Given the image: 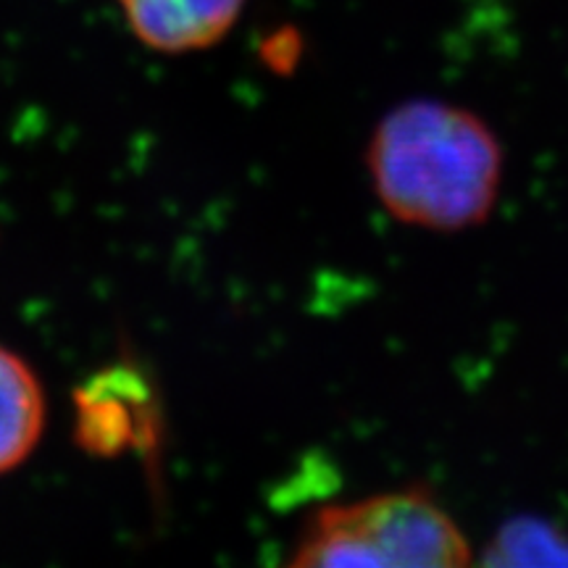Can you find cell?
<instances>
[{
	"label": "cell",
	"instance_id": "obj_2",
	"mask_svg": "<svg viewBox=\"0 0 568 568\" xmlns=\"http://www.w3.org/2000/svg\"><path fill=\"white\" fill-rule=\"evenodd\" d=\"M284 568H474V556L453 516L414 487L318 510Z\"/></svg>",
	"mask_w": 568,
	"mask_h": 568
},
{
	"label": "cell",
	"instance_id": "obj_3",
	"mask_svg": "<svg viewBox=\"0 0 568 568\" xmlns=\"http://www.w3.org/2000/svg\"><path fill=\"white\" fill-rule=\"evenodd\" d=\"M138 40L161 53L216 45L243 13L245 0H119Z\"/></svg>",
	"mask_w": 568,
	"mask_h": 568
},
{
	"label": "cell",
	"instance_id": "obj_4",
	"mask_svg": "<svg viewBox=\"0 0 568 568\" xmlns=\"http://www.w3.org/2000/svg\"><path fill=\"white\" fill-rule=\"evenodd\" d=\"M45 426V397L24 358L0 345V474L30 458Z\"/></svg>",
	"mask_w": 568,
	"mask_h": 568
},
{
	"label": "cell",
	"instance_id": "obj_1",
	"mask_svg": "<svg viewBox=\"0 0 568 568\" xmlns=\"http://www.w3.org/2000/svg\"><path fill=\"white\" fill-rule=\"evenodd\" d=\"M368 174L397 222L460 232L493 213L503 151L471 111L439 101L397 105L376 124L366 151Z\"/></svg>",
	"mask_w": 568,
	"mask_h": 568
},
{
	"label": "cell",
	"instance_id": "obj_5",
	"mask_svg": "<svg viewBox=\"0 0 568 568\" xmlns=\"http://www.w3.org/2000/svg\"><path fill=\"white\" fill-rule=\"evenodd\" d=\"M474 568H568V531L539 516H514Z\"/></svg>",
	"mask_w": 568,
	"mask_h": 568
}]
</instances>
